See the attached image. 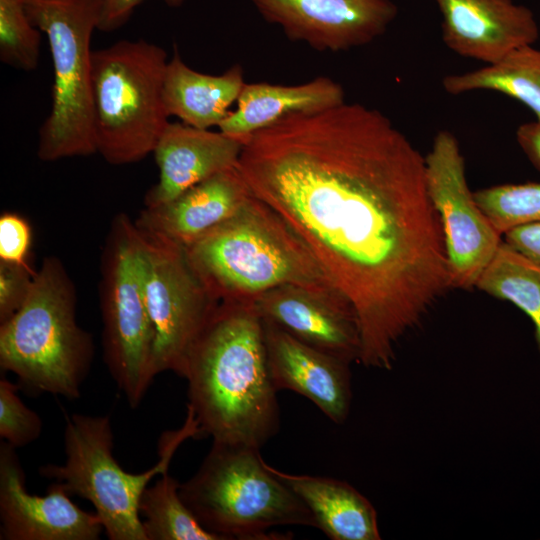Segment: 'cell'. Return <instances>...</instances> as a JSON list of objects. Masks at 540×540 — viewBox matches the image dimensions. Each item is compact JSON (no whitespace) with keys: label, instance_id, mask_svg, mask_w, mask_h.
<instances>
[{"label":"cell","instance_id":"4","mask_svg":"<svg viewBox=\"0 0 540 540\" xmlns=\"http://www.w3.org/2000/svg\"><path fill=\"white\" fill-rule=\"evenodd\" d=\"M75 309L68 273L57 258H45L24 303L0 325V366L17 376L20 388L35 395L80 397L94 346L77 324Z\"/></svg>","mask_w":540,"mask_h":540},{"label":"cell","instance_id":"27","mask_svg":"<svg viewBox=\"0 0 540 540\" xmlns=\"http://www.w3.org/2000/svg\"><path fill=\"white\" fill-rule=\"evenodd\" d=\"M19 389L6 377L0 379V437L14 448L34 442L42 432L39 415L23 403Z\"/></svg>","mask_w":540,"mask_h":540},{"label":"cell","instance_id":"3","mask_svg":"<svg viewBox=\"0 0 540 540\" xmlns=\"http://www.w3.org/2000/svg\"><path fill=\"white\" fill-rule=\"evenodd\" d=\"M184 248L218 302H254L286 284L336 288L290 225L253 194L231 217Z\"/></svg>","mask_w":540,"mask_h":540},{"label":"cell","instance_id":"11","mask_svg":"<svg viewBox=\"0 0 540 540\" xmlns=\"http://www.w3.org/2000/svg\"><path fill=\"white\" fill-rule=\"evenodd\" d=\"M425 163L429 197L444 235L451 287L471 289L502 242V235L469 189L464 157L450 131L436 134Z\"/></svg>","mask_w":540,"mask_h":540},{"label":"cell","instance_id":"23","mask_svg":"<svg viewBox=\"0 0 540 540\" xmlns=\"http://www.w3.org/2000/svg\"><path fill=\"white\" fill-rule=\"evenodd\" d=\"M475 287L511 302L530 318L540 353V265L502 240Z\"/></svg>","mask_w":540,"mask_h":540},{"label":"cell","instance_id":"21","mask_svg":"<svg viewBox=\"0 0 540 540\" xmlns=\"http://www.w3.org/2000/svg\"><path fill=\"white\" fill-rule=\"evenodd\" d=\"M244 85L239 65L221 75L205 74L187 66L176 52L166 67L165 107L169 116H176L187 125L201 129L219 126Z\"/></svg>","mask_w":540,"mask_h":540},{"label":"cell","instance_id":"2","mask_svg":"<svg viewBox=\"0 0 540 540\" xmlns=\"http://www.w3.org/2000/svg\"><path fill=\"white\" fill-rule=\"evenodd\" d=\"M182 378L199 437L261 447L279 431L277 390L253 302L221 301L193 343Z\"/></svg>","mask_w":540,"mask_h":540},{"label":"cell","instance_id":"25","mask_svg":"<svg viewBox=\"0 0 540 540\" xmlns=\"http://www.w3.org/2000/svg\"><path fill=\"white\" fill-rule=\"evenodd\" d=\"M473 194L480 209L502 236L514 227L540 222V182L496 185Z\"/></svg>","mask_w":540,"mask_h":540},{"label":"cell","instance_id":"24","mask_svg":"<svg viewBox=\"0 0 540 540\" xmlns=\"http://www.w3.org/2000/svg\"><path fill=\"white\" fill-rule=\"evenodd\" d=\"M179 487L165 472L143 492L139 513L147 540H222L198 521L182 500Z\"/></svg>","mask_w":540,"mask_h":540},{"label":"cell","instance_id":"29","mask_svg":"<svg viewBox=\"0 0 540 540\" xmlns=\"http://www.w3.org/2000/svg\"><path fill=\"white\" fill-rule=\"evenodd\" d=\"M35 272L32 267L0 262V323L24 303Z\"/></svg>","mask_w":540,"mask_h":540},{"label":"cell","instance_id":"5","mask_svg":"<svg viewBox=\"0 0 540 540\" xmlns=\"http://www.w3.org/2000/svg\"><path fill=\"white\" fill-rule=\"evenodd\" d=\"M179 494L198 521L222 540H277L273 528H316L310 510L276 476L260 449L213 442L197 472Z\"/></svg>","mask_w":540,"mask_h":540},{"label":"cell","instance_id":"31","mask_svg":"<svg viewBox=\"0 0 540 540\" xmlns=\"http://www.w3.org/2000/svg\"><path fill=\"white\" fill-rule=\"evenodd\" d=\"M502 237L513 249L540 265V222L514 227Z\"/></svg>","mask_w":540,"mask_h":540},{"label":"cell","instance_id":"13","mask_svg":"<svg viewBox=\"0 0 540 540\" xmlns=\"http://www.w3.org/2000/svg\"><path fill=\"white\" fill-rule=\"evenodd\" d=\"M15 449L0 444V539H98L104 531L99 517L78 507L62 483L54 481L43 496L27 492Z\"/></svg>","mask_w":540,"mask_h":540},{"label":"cell","instance_id":"12","mask_svg":"<svg viewBox=\"0 0 540 540\" xmlns=\"http://www.w3.org/2000/svg\"><path fill=\"white\" fill-rule=\"evenodd\" d=\"M288 38L320 51H344L381 36L395 19L392 0H250Z\"/></svg>","mask_w":540,"mask_h":540},{"label":"cell","instance_id":"19","mask_svg":"<svg viewBox=\"0 0 540 540\" xmlns=\"http://www.w3.org/2000/svg\"><path fill=\"white\" fill-rule=\"evenodd\" d=\"M344 98L342 86L328 77L299 85L245 83L237 109L218 127L226 135L245 140L287 116L334 107L344 103Z\"/></svg>","mask_w":540,"mask_h":540},{"label":"cell","instance_id":"26","mask_svg":"<svg viewBox=\"0 0 540 540\" xmlns=\"http://www.w3.org/2000/svg\"><path fill=\"white\" fill-rule=\"evenodd\" d=\"M40 30L31 22L26 0H0V59L17 69L38 65Z\"/></svg>","mask_w":540,"mask_h":540},{"label":"cell","instance_id":"16","mask_svg":"<svg viewBox=\"0 0 540 540\" xmlns=\"http://www.w3.org/2000/svg\"><path fill=\"white\" fill-rule=\"evenodd\" d=\"M445 45L460 56L491 64L534 44L539 27L530 9L512 0H434Z\"/></svg>","mask_w":540,"mask_h":540},{"label":"cell","instance_id":"30","mask_svg":"<svg viewBox=\"0 0 540 540\" xmlns=\"http://www.w3.org/2000/svg\"><path fill=\"white\" fill-rule=\"evenodd\" d=\"M145 0H100L98 30L111 32L123 26L135 8ZM171 7L180 6L185 0H163Z\"/></svg>","mask_w":540,"mask_h":540},{"label":"cell","instance_id":"32","mask_svg":"<svg viewBox=\"0 0 540 540\" xmlns=\"http://www.w3.org/2000/svg\"><path fill=\"white\" fill-rule=\"evenodd\" d=\"M516 138L528 159L540 171V122L521 124L516 131Z\"/></svg>","mask_w":540,"mask_h":540},{"label":"cell","instance_id":"1","mask_svg":"<svg viewBox=\"0 0 540 540\" xmlns=\"http://www.w3.org/2000/svg\"><path fill=\"white\" fill-rule=\"evenodd\" d=\"M237 168L352 305L358 362L391 369L401 338L452 288L425 157L380 111L344 102L251 134Z\"/></svg>","mask_w":540,"mask_h":540},{"label":"cell","instance_id":"20","mask_svg":"<svg viewBox=\"0 0 540 540\" xmlns=\"http://www.w3.org/2000/svg\"><path fill=\"white\" fill-rule=\"evenodd\" d=\"M310 510L332 540L381 539L377 513L370 501L347 482L321 476L289 474L269 465Z\"/></svg>","mask_w":540,"mask_h":540},{"label":"cell","instance_id":"18","mask_svg":"<svg viewBox=\"0 0 540 540\" xmlns=\"http://www.w3.org/2000/svg\"><path fill=\"white\" fill-rule=\"evenodd\" d=\"M251 194L235 166L192 186L168 203L145 207L134 222L142 232L186 247L231 217Z\"/></svg>","mask_w":540,"mask_h":540},{"label":"cell","instance_id":"15","mask_svg":"<svg viewBox=\"0 0 540 540\" xmlns=\"http://www.w3.org/2000/svg\"><path fill=\"white\" fill-rule=\"evenodd\" d=\"M267 361L277 391H294L331 421L347 419L352 400L350 362L318 350L262 318Z\"/></svg>","mask_w":540,"mask_h":540},{"label":"cell","instance_id":"28","mask_svg":"<svg viewBox=\"0 0 540 540\" xmlns=\"http://www.w3.org/2000/svg\"><path fill=\"white\" fill-rule=\"evenodd\" d=\"M32 242L29 223L19 214L0 217V262L31 267L28 262Z\"/></svg>","mask_w":540,"mask_h":540},{"label":"cell","instance_id":"22","mask_svg":"<svg viewBox=\"0 0 540 540\" xmlns=\"http://www.w3.org/2000/svg\"><path fill=\"white\" fill-rule=\"evenodd\" d=\"M442 86L453 95L476 90L500 92L522 102L540 122V49L533 44L520 46L485 67L445 76Z\"/></svg>","mask_w":540,"mask_h":540},{"label":"cell","instance_id":"17","mask_svg":"<svg viewBox=\"0 0 540 540\" xmlns=\"http://www.w3.org/2000/svg\"><path fill=\"white\" fill-rule=\"evenodd\" d=\"M244 142L221 131L169 122L153 150L159 180L148 190L145 207L168 203L192 186L237 166Z\"/></svg>","mask_w":540,"mask_h":540},{"label":"cell","instance_id":"8","mask_svg":"<svg viewBox=\"0 0 540 540\" xmlns=\"http://www.w3.org/2000/svg\"><path fill=\"white\" fill-rule=\"evenodd\" d=\"M31 22L46 34L52 64L51 109L39 131L46 162L97 153L92 102V34L100 0H26Z\"/></svg>","mask_w":540,"mask_h":540},{"label":"cell","instance_id":"10","mask_svg":"<svg viewBox=\"0 0 540 540\" xmlns=\"http://www.w3.org/2000/svg\"><path fill=\"white\" fill-rule=\"evenodd\" d=\"M139 233L144 296L154 334L152 374L173 371L181 377L193 343L219 302L194 272L183 246Z\"/></svg>","mask_w":540,"mask_h":540},{"label":"cell","instance_id":"9","mask_svg":"<svg viewBox=\"0 0 540 540\" xmlns=\"http://www.w3.org/2000/svg\"><path fill=\"white\" fill-rule=\"evenodd\" d=\"M100 308L105 363L135 408L154 379V334L143 289L141 237L125 213L116 215L104 248Z\"/></svg>","mask_w":540,"mask_h":540},{"label":"cell","instance_id":"6","mask_svg":"<svg viewBox=\"0 0 540 540\" xmlns=\"http://www.w3.org/2000/svg\"><path fill=\"white\" fill-rule=\"evenodd\" d=\"M167 53L145 40H121L92 52L97 153L112 165L144 159L169 124L164 103Z\"/></svg>","mask_w":540,"mask_h":540},{"label":"cell","instance_id":"14","mask_svg":"<svg viewBox=\"0 0 540 540\" xmlns=\"http://www.w3.org/2000/svg\"><path fill=\"white\" fill-rule=\"evenodd\" d=\"M253 303L262 318L300 341L350 363L358 362L357 317L338 289L286 284L263 293Z\"/></svg>","mask_w":540,"mask_h":540},{"label":"cell","instance_id":"7","mask_svg":"<svg viewBox=\"0 0 540 540\" xmlns=\"http://www.w3.org/2000/svg\"><path fill=\"white\" fill-rule=\"evenodd\" d=\"M65 421L66 460L60 466H42L40 474L62 483L70 495L90 501L109 539L147 540L139 513L141 496L154 477L168 471L180 443L197 437L191 414L180 430L162 434L157 463L138 474L122 469L113 457L109 416L72 414L66 415Z\"/></svg>","mask_w":540,"mask_h":540}]
</instances>
